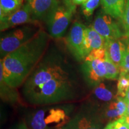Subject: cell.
Returning a JSON list of instances; mask_svg holds the SVG:
<instances>
[{"mask_svg":"<svg viewBox=\"0 0 129 129\" xmlns=\"http://www.w3.org/2000/svg\"><path fill=\"white\" fill-rule=\"evenodd\" d=\"M13 129H29L25 122H21L20 123L17 124Z\"/></svg>","mask_w":129,"mask_h":129,"instance_id":"26","label":"cell"},{"mask_svg":"<svg viewBox=\"0 0 129 129\" xmlns=\"http://www.w3.org/2000/svg\"><path fill=\"white\" fill-rule=\"evenodd\" d=\"M104 13L114 18L121 19L126 0H101Z\"/></svg>","mask_w":129,"mask_h":129,"instance_id":"16","label":"cell"},{"mask_svg":"<svg viewBox=\"0 0 129 129\" xmlns=\"http://www.w3.org/2000/svg\"><path fill=\"white\" fill-rule=\"evenodd\" d=\"M121 19L124 30V36L127 39H129V0L126 1L124 11Z\"/></svg>","mask_w":129,"mask_h":129,"instance_id":"23","label":"cell"},{"mask_svg":"<svg viewBox=\"0 0 129 129\" xmlns=\"http://www.w3.org/2000/svg\"><path fill=\"white\" fill-rule=\"evenodd\" d=\"M124 98L125 102H126L127 103H128L129 102V90H128V91L127 92L125 98Z\"/></svg>","mask_w":129,"mask_h":129,"instance_id":"28","label":"cell"},{"mask_svg":"<svg viewBox=\"0 0 129 129\" xmlns=\"http://www.w3.org/2000/svg\"><path fill=\"white\" fill-rule=\"evenodd\" d=\"M64 127L69 129H101L98 116L91 107L83 108Z\"/></svg>","mask_w":129,"mask_h":129,"instance_id":"9","label":"cell"},{"mask_svg":"<svg viewBox=\"0 0 129 129\" xmlns=\"http://www.w3.org/2000/svg\"><path fill=\"white\" fill-rule=\"evenodd\" d=\"M104 48L106 56L112 62L120 67L126 49L124 43L120 39L106 40Z\"/></svg>","mask_w":129,"mask_h":129,"instance_id":"13","label":"cell"},{"mask_svg":"<svg viewBox=\"0 0 129 129\" xmlns=\"http://www.w3.org/2000/svg\"><path fill=\"white\" fill-rule=\"evenodd\" d=\"M87 0H72L74 4H83L84 3L86 2Z\"/></svg>","mask_w":129,"mask_h":129,"instance_id":"27","label":"cell"},{"mask_svg":"<svg viewBox=\"0 0 129 129\" xmlns=\"http://www.w3.org/2000/svg\"><path fill=\"white\" fill-rule=\"evenodd\" d=\"M29 6L34 20H46L53 9L59 4V0H26Z\"/></svg>","mask_w":129,"mask_h":129,"instance_id":"12","label":"cell"},{"mask_svg":"<svg viewBox=\"0 0 129 129\" xmlns=\"http://www.w3.org/2000/svg\"><path fill=\"white\" fill-rule=\"evenodd\" d=\"M104 129H111V127H110V125H109V124H108L105 127Z\"/></svg>","mask_w":129,"mask_h":129,"instance_id":"31","label":"cell"},{"mask_svg":"<svg viewBox=\"0 0 129 129\" xmlns=\"http://www.w3.org/2000/svg\"><path fill=\"white\" fill-rule=\"evenodd\" d=\"M125 115L128 116L129 117V102L127 103V111H126V114Z\"/></svg>","mask_w":129,"mask_h":129,"instance_id":"29","label":"cell"},{"mask_svg":"<svg viewBox=\"0 0 129 129\" xmlns=\"http://www.w3.org/2000/svg\"><path fill=\"white\" fill-rule=\"evenodd\" d=\"M106 40L93 28L92 26L85 29L84 48L86 56L93 49L104 48Z\"/></svg>","mask_w":129,"mask_h":129,"instance_id":"14","label":"cell"},{"mask_svg":"<svg viewBox=\"0 0 129 129\" xmlns=\"http://www.w3.org/2000/svg\"><path fill=\"white\" fill-rule=\"evenodd\" d=\"M23 94L32 105H48L74 99L75 90L68 77L48 81Z\"/></svg>","mask_w":129,"mask_h":129,"instance_id":"2","label":"cell"},{"mask_svg":"<svg viewBox=\"0 0 129 129\" xmlns=\"http://www.w3.org/2000/svg\"><path fill=\"white\" fill-rule=\"evenodd\" d=\"M33 20L29 6L26 3L17 11L1 19V31L24 23H32Z\"/></svg>","mask_w":129,"mask_h":129,"instance_id":"11","label":"cell"},{"mask_svg":"<svg viewBox=\"0 0 129 129\" xmlns=\"http://www.w3.org/2000/svg\"><path fill=\"white\" fill-rule=\"evenodd\" d=\"M129 90V72L121 70L118 79L117 96L125 98Z\"/></svg>","mask_w":129,"mask_h":129,"instance_id":"18","label":"cell"},{"mask_svg":"<svg viewBox=\"0 0 129 129\" xmlns=\"http://www.w3.org/2000/svg\"><path fill=\"white\" fill-rule=\"evenodd\" d=\"M37 27L26 26L17 29L1 37L0 41V51L1 59L13 52L26 44L38 33Z\"/></svg>","mask_w":129,"mask_h":129,"instance_id":"5","label":"cell"},{"mask_svg":"<svg viewBox=\"0 0 129 129\" xmlns=\"http://www.w3.org/2000/svg\"><path fill=\"white\" fill-rule=\"evenodd\" d=\"M85 29L86 27L82 23L75 22L72 26L67 38L69 50L74 57L79 60L84 59L86 57L84 48Z\"/></svg>","mask_w":129,"mask_h":129,"instance_id":"8","label":"cell"},{"mask_svg":"<svg viewBox=\"0 0 129 129\" xmlns=\"http://www.w3.org/2000/svg\"><path fill=\"white\" fill-rule=\"evenodd\" d=\"M101 0H88L82 4V11L83 14L86 17H89L92 15L95 9L99 6Z\"/></svg>","mask_w":129,"mask_h":129,"instance_id":"21","label":"cell"},{"mask_svg":"<svg viewBox=\"0 0 129 129\" xmlns=\"http://www.w3.org/2000/svg\"><path fill=\"white\" fill-rule=\"evenodd\" d=\"M94 96L101 101L108 102L111 101L114 98V95L110 90L108 89L104 83H101L95 87L94 91Z\"/></svg>","mask_w":129,"mask_h":129,"instance_id":"20","label":"cell"},{"mask_svg":"<svg viewBox=\"0 0 129 129\" xmlns=\"http://www.w3.org/2000/svg\"><path fill=\"white\" fill-rule=\"evenodd\" d=\"M82 68L85 80L91 86L96 87L106 78V69L104 60L84 61Z\"/></svg>","mask_w":129,"mask_h":129,"instance_id":"10","label":"cell"},{"mask_svg":"<svg viewBox=\"0 0 129 129\" xmlns=\"http://www.w3.org/2000/svg\"><path fill=\"white\" fill-rule=\"evenodd\" d=\"M68 77V74L59 64L53 63L45 64L29 77L24 85L23 91L27 92L53 79Z\"/></svg>","mask_w":129,"mask_h":129,"instance_id":"6","label":"cell"},{"mask_svg":"<svg viewBox=\"0 0 129 129\" xmlns=\"http://www.w3.org/2000/svg\"><path fill=\"white\" fill-rule=\"evenodd\" d=\"M74 10V4L69 0H65L62 4L59 3L53 10L46 19L48 31L51 37L59 38L63 35L71 20Z\"/></svg>","mask_w":129,"mask_h":129,"instance_id":"4","label":"cell"},{"mask_svg":"<svg viewBox=\"0 0 129 129\" xmlns=\"http://www.w3.org/2000/svg\"><path fill=\"white\" fill-rule=\"evenodd\" d=\"M125 121H126L127 124H128V126L129 127V117L128 116L125 115Z\"/></svg>","mask_w":129,"mask_h":129,"instance_id":"30","label":"cell"},{"mask_svg":"<svg viewBox=\"0 0 129 129\" xmlns=\"http://www.w3.org/2000/svg\"><path fill=\"white\" fill-rule=\"evenodd\" d=\"M106 56V52L105 48L93 49L88 53L85 57L84 61H92L96 59L105 60Z\"/></svg>","mask_w":129,"mask_h":129,"instance_id":"22","label":"cell"},{"mask_svg":"<svg viewBox=\"0 0 129 129\" xmlns=\"http://www.w3.org/2000/svg\"><path fill=\"white\" fill-rule=\"evenodd\" d=\"M71 105L47 106L35 111L28 124L31 129H62L71 120Z\"/></svg>","mask_w":129,"mask_h":129,"instance_id":"3","label":"cell"},{"mask_svg":"<svg viewBox=\"0 0 129 129\" xmlns=\"http://www.w3.org/2000/svg\"><path fill=\"white\" fill-rule=\"evenodd\" d=\"M62 129H69V128H67V127H63V128H62Z\"/></svg>","mask_w":129,"mask_h":129,"instance_id":"32","label":"cell"},{"mask_svg":"<svg viewBox=\"0 0 129 129\" xmlns=\"http://www.w3.org/2000/svg\"><path fill=\"white\" fill-rule=\"evenodd\" d=\"M112 17L105 13H99L95 17L92 25L93 28L106 40L120 39L124 36L118 24Z\"/></svg>","mask_w":129,"mask_h":129,"instance_id":"7","label":"cell"},{"mask_svg":"<svg viewBox=\"0 0 129 129\" xmlns=\"http://www.w3.org/2000/svg\"><path fill=\"white\" fill-rule=\"evenodd\" d=\"M47 37L40 30L28 42L1 59V81L10 87L20 85L40 60L44 52Z\"/></svg>","mask_w":129,"mask_h":129,"instance_id":"1","label":"cell"},{"mask_svg":"<svg viewBox=\"0 0 129 129\" xmlns=\"http://www.w3.org/2000/svg\"><path fill=\"white\" fill-rule=\"evenodd\" d=\"M106 69V78L109 80H117L120 76V67L112 62L107 56H105L104 60Z\"/></svg>","mask_w":129,"mask_h":129,"instance_id":"19","label":"cell"},{"mask_svg":"<svg viewBox=\"0 0 129 129\" xmlns=\"http://www.w3.org/2000/svg\"><path fill=\"white\" fill-rule=\"evenodd\" d=\"M109 124L111 129H129L128 124L125 121V115Z\"/></svg>","mask_w":129,"mask_h":129,"instance_id":"24","label":"cell"},{"mask_svg":"<svg viewBox=\"0 0 129 129\" xmlns=\"http://www.w3.org/2000/svg\"><path fill=\"white\" fill-rule=\"evenodd\" d=\"M24 0H0L1 19L13 13L23 6Z\"/></svg>","mask_w":129,"mask_h":129,"instance_id":"17","label":"cell"},{"mask_svg":"<svg viewBox=\"0 0 129 129\" xmlns=\"http://www.w3.org/2000/svg\"><path fill=\"white\" fill-rule=\"evenodd\" d=\"M127 103L124 98L117 96L115 101L111 102L107 106L104 115L105 117L108 119L120 118L125 115L127 111Z\"/></svg>","mask_w":129,"mask_h":129,"instance_id":"15","label":"cell"},{"mask_svg":"<svg viewBox=\"0 0 129 129\" xmlns=\"http://www.w3.org/2000/svg\"><path fill=\"white\" fill-rule=\"evenodd\" d=\"M120 69L129 72V43L126 46V49L121 64Z\"/></svg>","mask_w":129,"mask_h":129,"instance_id":"25","label":"cell"}]
</instances>
